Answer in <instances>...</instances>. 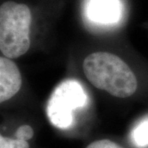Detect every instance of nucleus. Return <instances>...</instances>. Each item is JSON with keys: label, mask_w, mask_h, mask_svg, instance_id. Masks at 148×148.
<instances>
[{"label": "nucleus", "mask_w": 148, "mask_h": 148, "mask_svg": "<svg viewBox=\"0 0 148 148\" xmlns=\"http://www.w3.org/2000/svg\"><path fill=\"white\" fill-rule=\"evenodd\" d=\"M31 23L26 4L8 1L0 5V51L4 57L19 58L29 50Z\"/></svg>", "instance_id": "nucleus-2"}, {"label": "nucleus", "mask_w": 148, "mask_h": 148, "mask_svg": "<svg viewBox=\"0 0 148 148\" xmlns=\"http://www.w3.org/2000/svg\"><path fill=\"white\" fill-rule=\"evenodd\" d=\"M121 5L119 0H90L87 6V15L90 20L111 24L119 21Z\"/></svg>", "instance_id": "nucleus-5"}, {"label": "nucleus", "mask_w": 148, "mask_h": 148, "mask_svg": "<svg viewBox=\"0 0 148 148\" xmlns=\"http://www.w3.org/2000/svg\"><path fill=\"white\" fill-rule=\"evenodd\" d=\"M0 148H30L26 141L3 137L0 134Z\"/></svg>", "instance_id": "nucleus-7"}, {"label": "nucleus", "mask_w": 148, "mask_h": 148, "mask_svg": "<svg viewBox=\"0 0 148 148\" xmlns=\"http://www.w3.org/2000/svg\"><path fill=\"white\" fill-rule=\"evenodd\" d=\"M86 148H123L120 146H119L117 143L112 142L108 139H102L98 140L90 143L88 145Z\"/></svg>", "instance_id": "nucleus-9"}, {"label": "nucleus", "mask_w": 148, "mask_h": 148, "mask_svg": "<svg viewBox=\"0 0 148 148\" xmlns=\"http://www.w3.org/2000/svg\"><path fill=\"white\" fill-rule=\"evenodd\" d=\"M83 72L95 87L119 98L135 93L138 80L122 58L109 52H95L83 61Z\"/></svg>", "instance_id": "nucleus-1"}, {"label": "nucleus", "mask_w": 148, "mask_h": 148, "mask_svg": "<svg viewBox=\"0 0 148 148\" xmlns=\"http://www.w3.org/2000/svg\"><path fill=\"white\" fill-rule=\"evenodd\" d=\"M21 83V73L16 64L10 58L0 56V104L16 95Z\"/></svg>", "instance_id": "nucleus-4"}, {"label": "nucleus", "mask_w": 148, "mask_h": 148, "mask_svg": "<svg viewBox=\"0 0 148 148\" xmlns=\"http://www.w3.org/2000/svg\"><path fill=\"white\" fill-rule=\"evenodd\" d=\"M132 138L135 143L140 147L148 145V118L140 122L132 132Z\"/></svg>", "instance_id": "nucleus-6"}, {"label": "nucleus", "mask_w": 148, "mask_h": 148, "mask_svg": "<svg viewBox=\"0 0 148 148\" xmlns=\"http://www.w3.org/2000/svg\"><path fill=\"white\" fill-rule=\"evenodd\" d=\"M87 96L75 80L63 82L54 89L47 104V115L55 127L67 128L73 122V112L84 106Z\"/></svg>", "instance_id": "nucleus-3"}, {"label": "nucleus", "mask_w": 148, "mask_h": 148, "mask_svg": "<svg viewBox=\"0 0 148 148\" xmlns=\"http://www.w3.org/2000/svg\"><path fill=\"white\" fill-rule=\"evenodd\" d=\"M33 136H34V130L30 125H27V124L20 126L16 129L15 132L16 139L26 141V142L32 139Z\"/></svg>", "instance_id": "nucleus-8"}]
</instances>
